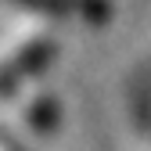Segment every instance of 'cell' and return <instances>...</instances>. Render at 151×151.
I'll use <instances>...</instances> for the list:
<instances>
[{
    "instance_id": "6da1fadb",
    "label": "cell",
    "mask_w": 151,
    "mask_h": 151,
    "mask_svg": "<svg viewBox=\"0 0 151 151\" xmlns=\"http://www.w3.org/2000/svg\"><path fill=\"white\" fill-rule=\"evenodd\" d=\"M54 54H58V43L54 40H32L29 47H22L7 65H0V97H11L25 79H32L36 72H43L54 61Z\"/></svg>"
},
{
    "instance_id": "7a4b0ae2",
    "label": "cell",
    "mask_w": 151,
    "mask_h": 151,
    "mask_svg": "<svg viewBox=\"0 0 151 151\" xmlns=\"http://www.w3.org/2000/svg\"><path fill=\"white\" fill-rule=\"evenodd\" d=\"M7 4L47 18H83V22H104L111 14L108 0H7Z\"/></svg>"
}]
</instances>
